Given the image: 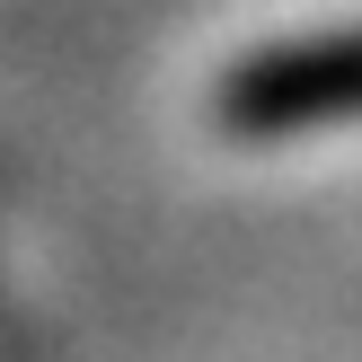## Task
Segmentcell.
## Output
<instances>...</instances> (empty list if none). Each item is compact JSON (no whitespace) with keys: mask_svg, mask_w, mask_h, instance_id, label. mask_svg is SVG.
Returning a JSON list of instances; mask_svg holds the SVG:
<instances>
[{"mask_svg":"<svg viewBox=\"0 0 362 362\" xmlns=\"http://www.w3.org/2000/svg\"><path fill=\"white\" fill-rule=\"evenodd\" d=\"M221 106L239 124H257V133L345 115V106H362V35H318V45H292V53H257L230 80Z\"/></svg>","mask_w":362,"mask_h":362,"instance_id":"6da1fadb","label":"cell"}]
</instances>
